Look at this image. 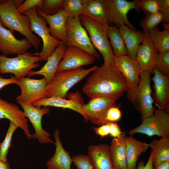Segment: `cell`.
Instances as JSON below:
<instances>
[{"mask_svg":"<svg viewBox=\"0 0 169 169\" xmlns=\"http://www.w3.org/2000/svg\"><path fill=\"white\" fill-rule=\"evenodd\" d=\"M121 117V113L119 107L116 106L111 107L108 111L106 117L107 123L115 122L119 120Z\"/></svg>","mask_w":169,"mask_h":169,"instance_id":"obj_41","label":"cell"},{"mask_svg":"<svg viewBox=\"0 0 169 169\" xmlns=\"http://www.w3.org/2000/svg\"><path fill=\"white\" fill-rule=\"evenodd\" d=\"M153 102L169 115V77L161 74L156 68L153 69Z\"/></svg>","mask_w":169,"mask_h":169,"instance_id":"obj_19","label":"cell"},{"mask_svg":"<svg viewBox=\"0 0 169 169\" xmlns=\"http://www.w3.org/2000/svg\"><path fill=\"white\" fill-rule=\"evenodd\" d=\"M140 76L139 83L131 102L143 120L152 115L155 109L151 94V74L143 71Z\"/></svg>","mask_w":169,"mask_h":169,"instance_id":"obj_9","label":"cell"},{"mask_svg":"<svg viewBox=\"0 0 169 169\" xmlns=\"http://www.w3.org/2000/svg\"><path fill=\"white\" fill-rule=\"evenodd\" d=\"M13 34L3 27L0 22V51L5 55L22 54L32 47L26 38L18 40Z\"/></svg>","mask_w":169,"mask_h":169,"instance_id":"obj_18","label":"cell"},{"mask_svg":"<svg viewBox=\"0 0 169 169\" xmlns=\"http://www.w3.org/2000/svg\"><path fill=\"white\" fill-rule=\"evenodd\" d=\"M95 133L102 138L109 135L110 132V127L109 123L100 125L99 127L93 128Z\"/></svg>","mask_w":169,"mask_h":169,"instance_id":"obj_42","label":"cell"},{"mask_svg":"<svg viewBox=\"0 0 169 169\" xmlns=\"http://www.w3.org/2000/svg\"><path fill=\"white\" fill-rule=\"evenodd\" d=\"M38 15L43 17L49 25L51 36L66 44L67 26L69 14L64 9H60L55 14L49 16L45 14L37 8Z\"/></svg>","mask_w":169,"mask_h":169,"instance_id":"obj_20","label":"cell"},{"mask_svg":"<svg viewBox=\"0 0 169 169\" xmlns=\"http://www.w3.org/2000/svg\"><path fill=\"white\" fill-rule=\"evenodd\" d=\"M97 67L95 66L85 69L81 67L57 71L46 87L47 97H56L65 99L67 92Z\"/></svg>","mask_w":169,"mask_h":169,"instance_id":"obj_3","label":"cell"},{"mask_svg":"<svg viewBox=\"0 0 169 169\" xmlns=\"http://www.w3.org/2000/svg\"><path fill=\"white\" fill-rule=\"evenodd\" d=\"M43 0H26L17 8L18 12L21 14L31 8L36 7L40 9Z\"/></svg>","mask_w":169,"mask_h":169,"instance_id":"obj_39","label":"cell"},{"mask_svg":"<svg viewBox=\"0 0 169 169\" xmlns=\"http://www.w3.org/2000/svg\"><path fill=\"white\" fill-rule=\"evenodd\" d=\"M142 120L140 125L128 132L130 136L140 133L149 136L169 137V115L164 110L155 109L152 115Z\"/></svg>","mask_w":169,"mask_h":169,"instance_id":"obj_8","label":"cell"},{"mask_svg":"<svg viewBox=\"0 0 169 169\" xmlns=\"http://www.w3.org/2000/svg\"><path fill=\"white\" fill-rule=\"evenodd\" d=\"M18 102L22 107L24 116L28 118L34 129L35 132L32 135L33 138L38 139L41 143H52L55 144V142L49 138L51 135L43 128L42 125L43 116L45 114H48L50 111L49 107L44 106L41 108L25 102L20 101Z\"/></svg>","mask_w":169,"mask_h":169,"instance_id":"obj_13","label":"cell"},{"mask_svg":"<svg viewBox=\"0 0 169 169\" xmlns=\"http://www.w3.org/2000/svg\"><path fill=\"white\" fill-rule=\"evenodd\" d=\"M48 169H51V168H48Z\"/></svg>","mask_w":169,"mask_h":169,"instance_id":"obj_49","label":"cell"},{"mask_svg":"<svg viewBox=\"0 0 169 169\" xmlns=\"http://www.w3.org/2000/svg\"><path fill=\"white\" fill-rule=\"evenodd\" d=\"M92 72L82 88L83 92L90 99L105 97L116 100L127 91L124 77L114 66L103 64Z\"/></svg>","mask_w":169,"mask_h":169,"instance_id":"obj_1","label":"cell"},{"mask_svg":"<svg viewBox=\"0 0 169 169\" xmlns=\"http://www.w3.org/2000/svg\"><path fill=\"white\" fill-rule=\"evenodd\" d=\"M72 158L77 169H93L88 155L79 154L73 156Z\"/></svg>","mask_w":169,"mask_h":169,"instance_id":"obj_38","label":"cell"},{"mask_svg":"<svg viewBox=\"0 0 169 169\" xmlns=\"http://www.w3.org/2000/svg\"><path fill=\"white\" fill-rule=\"evenodd\" d=\"M151 154V153L149 158L146 163L145 164L143 160L138 162L136 169H153Z\"/></svg>","mask_w":169,"mask_h":169,"instance_id":"obj_45","label":"cell"},{"mask_svg":"<svg viewBox=\"0 0 169 169\" xmlns=\"http://www.w3.org/2000/svg\"><path fill=\"white\" fill-rule=\"evenodd\" d=\"M0 169H10L8 162L0 161Z\"/></svg>","mask_w":169,"mask_h":169,"instance_id":"obj_47","label":"cell"},{"mask_svg":"<svg viewBox=\"0 0 169 169\" xmlns=\"http://www.w3.org/2000/svg\"><path fill=\"white\" fill-rule=\"evenodd\" d=\"M110 127V132L109 134L110 137L114 138L120 137L123 132L120 126L115 122H109Z\"/></svg>","mask_w":169,"mask_h":169,"instance_id":"obj_43","label":"cell"},{"mask_svg":"<svg viewBox=\"0 0 169 169\" xmlns=\"http://www.w3.org/2000/svg\"><path fill=\"white\" fill-rule=\"evenodd\" d=\"M37 8L34 7L23 13L30 20V30L41 37L43 42L41 51L39 53L36 52L31 55L39 56V61H47L62 42L51 36L49 28L47 26L46 21L43 17L38 15Z\"/></svg>","mask_w":169,"mask_h":169,"instance_id":"obj_5","label":"cell"},{"mask_svg":"<svg viewBox=\"0 0 169 169\" xmlns=\"http://www.w3.org/2000/svg\"><path fill=\"white\" fill-rule=\"evenodd\" d=\"M4 118L8 119L22 129L28 139L33 138L23 111L17 105L3 100L0 97V120Z\"/></svg>","mask_w":169,"mask_h":169,"instance_id":"obj_21","label":"cell"},{"mask_svg":"<svg viewBox=\"0 0 169 169\" xmlns=\"http://www.w3.org/2000/svg\"><path fill=\"white\" fill-rule=\"evenodd\" d=\"M13 84L18 85V79L15 77H12L9 79H5L2 78L0 75V90L6 85Z\"/></svg>","mask_w":169,"mask_h":169,"instance_id":"obj_44","label":"cell"},{"mask_svg":"<svg viewBox=\"0 0 169 169\" xmlns=\"http://www.w3.org/2000/svg\"><path fill=\"white\" fill-rule=\"evenodd\" d=\"M67 96L69 99L59 97H47L38 101L33 105L40 108L42 106H53L70 109L81 114L87 122L88 120L83 111V106L84 104L81 94L76 92L69 94Z\"/></svg>","mask_w":169,"mask_h":169,"instance_id":"obj_16","label":"cell"},{"mask_svg":"<svg viewBox=\"0 0 169 169\" xmlns=\"http://www.w3.org/2000/svg\"><path fill=\"white\" fill-rule=\"evenodd\" d=\"M114 66L124 77L128 88L126 97L132 102L140 80L139 65L136 59L127 55L115 57Z\"/></svg>","mask_w":169,"mask_h":169,"instance_id":"obj_10","label":"cell"},{"mask_svg":"<svg viewBox=\"0 0 169 169\" xmlns=\"http://www.w3.org/2000/svg\"><path fill=\"white\" fill-rule=\"evenodd\" d=\"M94 57L77 47H67L63 56L60 62L57 71L80 67L89 65L95 60Z\"/></svg>","mask_w":169,"mask_h":169,"instance_id":"obj_15","label":"cell"},{"mask_svg":"<svg viewBox=\"0 0 169 169\" xmlns=\"http://www.w3.org/2000/svg\"><path fill=\"white\" fill-rule=\"evenodd\" d=\"M18 127V126L15 124L10 121L5 138L2 143H0V161L7 162V155L9 148L12 146L13 134Z\"/></svg>","mask_w":169,"mask_h":169,"instance_id":"obj_32","label":"cell"},{"mask_svg":"<svg viewBox=\"0 0 169 169\" xmlns=\"http://www.w3.org/2000/svg\"><path fill=\"white\" fill-rule=\"evenodd\" d=\"M125 133L124 132L119 137L113 138L110 146L114 169H128L125 141Z\"/></svg>","mask_w":169,"mask_h":169,"instance_id":"obj_25","label":"cell"},{"mask_svg":"<svg viewBox=\"0 0 169 169\" xmlns=\"http://www.w3.org/2000/svg\"><path fill=\"white\" fill-rule=\"evenodd\" d=\"M107 34L115 57L127 55L125 44L118 26L115 24L109 26Z\"/></svg>","mask_w":169,"mask_h":169,"instance_id":"obj_30","label":"cell"},{"mask_svg":"<svg viewBox=\"0 0 169 169\" xmlns=\"http://www.w3.org/2000/svg\"><path fill=\"white\" fill-rule=\"evenodd\" d=\"M55 142V151L54 155L46 162L48 167L52 169H71L72 158L69 152L63 147L61 141L59 130L57 129L54 134Z\"/></svg>","mask_w":169,"mask_h":169,"instance_id":"obj_24","label":"cell"},{"mask_svg":"<svg viewBox=\"0 0 169 169\" xmlns=\"http://www.w3.org/2000/svg\"><path fill=\"white\" fill-rule=\"evenodd\" d=\"M66 44L77 47L100 59L101 55L94 47L87 31L82 25L79 16L69 18L67 26Z\"/></svg>","mask_w":169,"mask_h":169,"instance_id":"obj_7","label":"cell"},{"mask_svg":"<svg viewBox=\"0 0 169 169\" xmlns=\"http://www.w3.org/2000/svg\"><path fill=\"white\" fill-rule=\"evenodd\" d=\"M155 68L161 74L169 77V51L158 53Z\"/></svg>","mask_w":169,"mask_h":169,"instance_id":"obj_37","label":"cell"},{"mask_svg":"<svg viewBox=\"0 0 169 169\" xmlns=\"http://www.w3.org/2000/svg\"><path fill=\"white\" fill-rule=\"evenodd\" d=\"M82 25L88 33L91 43L102 56L106 65L114 66L115 56L107 36L108 27L100 24L83 14L79 15Z\"/></svg>","mask_w":169,"mask_h":169,"instance_id":"obj_4","label":"cell"},{"mask_svg":"<svg viewBox=\"0 0 169 169\" xmlns=\"http://www.w3.org/2000/svg\"><path fill=\"white\" fill-rule=\"evenodd\" d=\"M118 27L125 44L127 56L135 59L138 49L143 40L144 33L139 30H133L125 25Z\"/></svg>","mask_w":169,"mask_h":169,"instance_id":"obj_28","label":"cell"},{"mask_svg":"<svg viewBox=\"0 0 169 169\" xmlns=\"http://www.w3.org/2000/svg\"><path fill=\"white\" fill-rule=\"evenodd\" d=\"M18 79V85L21 90L20 94L16 100L33 105L41 99L47 98L46 87L48 84L45 78L40 79L23 77Z\"/></svg>","mask_w":169,"mask_h":169,"instance_id":"obj_11","label":"cell"},{"mask_svg":"<svg viewBox=\"0 0 169 169\" xmlns=\"http://www.w3.org/2000/svg\"><path fill=\"white\" fill-rule=\"evenodd\" d=\"M164 29L160 31L156 27L151 30L149 34L158 53L169 51V24L163 23Z\"/></svg>","mask_w":169,"mask_h":169,"instance_id":"obj_31","label":"cell"},{"mask_svg":"<svg viewBox=\"0 0 169 169\" xmlns=\"http://www.w3.org/2000/svg\"><path fill=\"white\" fill-rule=\"evenodd\" d=\"M14 4L16 7L18 8L24 2L23 0H14Z\"/></svg>","mask_w":169,"mask_h":169,"instance_id":"obj_48","label":"cell"},{"mask_svg":"<svg viewBox=\"0 0 169 169\" xmlns=\"http://www.w3.org/2000/svg\"><path fill=\"white\" fill-rule=\"evenodd\" d=\"M64 0H43L40 9L44 14L51 16L56 13L61 8Z\"/></svg>","mask_w":169,"mask_h":169,"instance_id":"obj_36","label":"cell"},{"mask_svg":"<svg viewBox=\"0 0 169 169\" xmlns=\"http://www.w3.org/2000/svg\"><path fill=\"white\" fill-rule=\"evenodd\" d=\"M106 5L108 25L115 24L118 26L125 25L130 29L137 30L128 20L127 14L132 9L136 11V6L134 1L125 0H105Z\"/></svg>","mask_w":169,"mask_h":169,"instance_id":"obj_12","label":"cell"},{"mask_svg":"<svg viewBox=\"0 0 169 169\" xmlns=\"http://www.w3.org/2000/svg\"><path fill=\"white\" fill-rule=\"evenodd\" d=\"M136 6V11L139 13L141 10L146 15L157 13L159 11V5L157 0H135Z\"/></svg>","mask_w":169,"mask_h":169,"instance_id":"obj_35","label":"cell"},{"mask_svg":"<svg viewBox=\"0 0 169 169\" xmlns=\"http://www.w3.org/2000/svg\"><path fill=\"white\" fill-rule=\"evenodd\" d=\"M153 169H169V161L161 162L153 165Z\"/></svg>","mask_w":169,"mask_h":169,"instance_id":"obj_46","label":"cell"},{"mask_svg":"<svg viewBox=\"0 0 169 169\" xmlns=\"http://www.w3.org/2000/svg\"><path fill=\"white\" fill-rule=\"evenodd\" d=\"M158 53L149 33H144L143 40L138 49L135 59L141 72L146 71L153 74Z\"/></svg>","mask_w":169,"mask_h":169,"instance_id":"obj_17","label":"cell"},{"mask_svg":"<svg viewBox=\"0 0 169 169\" xmlns=\"http://www.w3.org/2000/svg\"><path fill=\"white\" fill-rule=\"evenodd\" d=\"M162 21L161 15L158 12L150 14L143 18L140 21V24L143 28V32L146 33L157 27Z\"/></svg>","mask_w":169,"mask_h":169,"instance_id":"obj_34","label":"cell"},{"mask_svg":"<svg viewBox=\"0 0 169 169\" xmlns=\"http://www.w3.org/2000/svg\"><path fill=\"white\" fill-rule=\"evenodd\" d=\"M116 100L105 97H99L90 99L83 106L84 114L92 123L101 125L107 123V112L111 107L116 106Z\"/></svg>","mask_w":169,"mask_h":169,"instance_id":"obj_14","label":"cell"},{"mask_svg":"<svg viewBox=\"0 0 169 169\" xmlns=\"http://www.w3.org/2000/svg\"><path fill=\"white\" fill-rule=\"evenodd\" d=\"M63 8L68 13L69 18H73L83 14V0H64Z\"/></svg>","mask_w":169,"mask_h":169,"instance_id":"obj_33","label":"cell"},{"mask_svg":"<svg viewBox=\"0 0 169 169\" xmlns=\"http://www.w3.org/2000/svg\"><path fill=\"white\" fill-rule=\"evenodd\" d=\"M67 47L66 44L62 42L48 58L47 62L40 70L35 71H31L28 76L30 77L35 75H43L48 84H49L57 71V67Z\"/></svg>","mask_w":169,"mask_h":169,"instance_id":"obj_23","label":"cell"},{"mask_svg":"<svg viewBox=\"0 0 169 169\" xmlns=\"http://www.w3.org/2000/svg\"><path fill=\"white\" fill-rule=\"evenodd\" d=\"M125 141L128 169H136L138 159L142 153L146 151L149 144L139 141L130 136H126Z\"/></svg>","mask_w":169,"mask_h":169,"instance_id":"obj_27","label":"cell"},{"mask_svg":"<svg viewBox=\"0 0 169 169\" xmlns=\"http://www.w3.org/2000/svg\"><path fill=\"white\" fill-rule=\"evenodd\" d=\"M17 8L14 0H0V22L3 27L8 28L13 33L15 31L24 36L38 50L41 40L30 30L28 17L20 14Z\"/></svg>","mask_w":169,"mask_h":169,"instance_id":"obj_2","label":"cell"},{"mask_svg":"<svg viewBox=\"0 0 169 169\" xmlns=\"http://www.w3.org/2000/svg\"><path fill=\"white\" fill-rule=\"evenodd\" d=\"M159 5L158 12L162 17V22L169 24V0H157Z\"/></svg>","mask_w":169,"mask_h":169,"instance_id":"obj_40","label":"cell"},{"mask_svg":"<svg viewBox=\"0 0 169 169\" xmlns=\"http://www.w3.org/2000/svg\"><path fill=\"white\" fill-rule=\"evenodd\" d=\"M88 156L93 169H114L110 146L99 144L88 147Z\"/></svg>","mask_w":169,"mask_h":169,"instance_id":"obj_22","label":"cell"},{"mask_svg":"<svg viewBox=\"0 0 169 169\" xmlns=\"http://www.w3.org/2000/svg\"><path fill=\"white\" fill-rule=\"evenodd\" d=\"M27 52L13 58L0 55V73H10L18 79L28 76L31 70L40 67L39 57Z\"/></svg>","mask_w":169,"mask_h":169,"instance_id":"obj_6","label":"cell"},{"mask_svg":"<svg viewBox=\"0 0 169 169\" xmlns=\"http://www.w3.org/2000/svg\"><path fill=\"white\" fill-rule=\"evenodd\" d=\"M149 145L152 149L153 165L169 161V137L153 139Z\"/></svg>","mask_w":169,"mask_h":169,"instance_id":"obj_29","label":"cell"},{"mask_svg":"<svg viewBox=\"0 0 169 169\" xmlns=\"http://www.w3.org/2000/svg\"><path fill=\"white\" fill-rule=\"evenodd\" d=\"M83 14L97 23L108 27L105 0H83Z\"/></svg>","mask_w":169,"mask_h":169,"instance_id":"obj_26","label":"cell"}]
</instances>
